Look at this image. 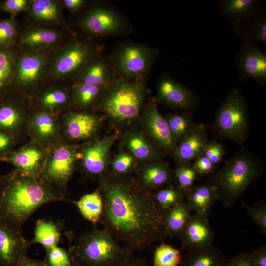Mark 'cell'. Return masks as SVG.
Wrapping results in <instances>:
<instances>
[{
    "instance_id": "obj_37",
    "label": "cell",
    "mask_w": 266,
    "mask_h": 266,
    "mask_svg": "<svg viewBox=\"0 0 266 266\" xmlns=\"http://www.w3.org/2000/svg\"><path fill=\"white\" fill-rule=\"evenodd\" d=\"M155 203L163 214L184 200L182 191L175 184L170 183L153 193Z\"/></svg>"
},
{
    "instance_id": "obj_16",
    "label": "cell",
    "mask_w": 266,
    "mask_h": 266,
    "mask_svg": "<svg viewBox=\"0 0 266 266\" xmlns=\"http://www.w3.org/2000/svg\"><path fill=\"white\" fill-rule=\"evenodd\" d=\"M47 64V57L41 51H30L16 60L15 89L31 97L39 87Z\"/></svg>"
},
{
    "instance_id": "obj_3",
    "label": "cell",
    "mask_w": 266,
    "mask_h": 266,
    "mask_svg": "<svg viewBox=\"0 0 266 266\" xmlns=\"http://www.w3.org/2000/svg\"><path fill=\"white\" fill-rule=\"evenodd\" d=\"M264 168L261 159L242 147L220 170L212 173L208 182L216 188L217 200L231 207L263 174Z\"/></svg>"
},
{
    "instance_id": "obj_38",
    "label": "cell",
    "mask_w": 266,
    "mask_h": 266,
    "mask_svg": "<svg viewBox=\"0 0 266 266\" xmlns=\"http://www.w3.org/2000/svg\"><path fill=\"white\" fill-rule=\"evenodd\" d=\"M16 62L12 52L0 50V99L10 91L14 83Z\"/></svg>"
},
{
    "instance_id": "obj_55",
    "label": "cell",
    "mask_w": 266,
    "mask_h": 266,
    "mask_svg": "<svg viewBox=\"0 0 266 266\" xmlns=\"http://www.w3.org/2000/svg\"><path fill=\"white\" fill-rule=\"evenodd\" d=\"M7 180V175H0V218L1 217L2 205Z\"/></svg>"
},
{
    "instance_id": "obj_51",
    "label": "cell",
    "mask_w": 266,
    "mask_h": 266,
    "mask_svg": "<svg viewBox=\"0 0 266 266\" xmlns=\"http://www.w3.org/2000/svg\"><path fill=\"white\" fill-rule=\"evenodd\" d=\"M253 266H266V246L263 245L251 253Z\"/></svg>"
},
{
    "instance_id": "obj_32",
    "label": "cell",
    "mask_w": 266,
    "mask_h": 266,
    "mask_svg": "<svg viewBox=\"0 0 266 266\" xmlns=\"http://www.w3.org/2000/svg\"><path fill=\"white\" fill-rule=\"evenodd\" d=\"M225 260L223 253L212 245L188 250L180 266H223Z\"/></svg>"
},
{
    "instance_id": "obj_18",
    "label": "cell",
    "mask_w": 266,
    "mask_h": 266,
    "mask_svg": "<svg viewBox=\"0 0 266 266\" xmlns=\"http://www.w3.org/2000/svg\"><path fill=\"white\" fill-rule=\"evenodd\" d=\"M155 100L157 102L189 112L195 109L199 102L196 93L166 74L158 81Z\"/></svg>"
},
{
    "instance_id": "obj_36",
    "label": "cell",
    "mask_w": 266,
    "mask_h": 266,
    "mask_svg": "<svg viewBox=\"0 0 266 266\" xmlns=\"http://www.w3.org/2000/svg\"><path fill=\"white\" fill-rule=\"evenodd\" d=\"M171 134L177 143L191 131L196 124L191 112L181 111L169 113L164 117Z\"/></svg>"
},
{
    "instance_id": "obj_52",
    "label": "cell",
    "mask_w": 266,
    "mask_h": 266,
    "mask_svg": "<svg viewBox=\"0 0 266 266\" xmlns=\"http://www.w3.org/2000/svg\"><path fill=\"white\" fill-rule=\"evenodd\" d=\"M84 0H64L63 5L71 12H76L81 10L86 4Z\"/></svg>"
},
{
    "instance_id": "obj_43",
    "label": "cell",
    "mask_w": 266,
    "mask_h": 266,
    "mask_svg": "<svg viewBox=\"0 0 266 266\" xmlns=\"http://www.w3.org/2000/svg\"><path fill=\"white\" fill-rule=\"evenodd\" d=\"M17 25L13 17L0 21V48H5L14 40Z\"/></svg>"
},
{
    "instance_id": "obj_47",
    "label": "cell",
    "mask_w": 266,
    "mask_h": 266,
    "mask_svg": "<svg viewBox=\"0 0 266 266\" xmlns=\"http://www.w3.org/2000/svg\"><path fill=\"white\" fill-rule=\"evenodd\" d=\"M192 165L197 175L200 176L213 173L216 166L207 157L202 154L194 161Z\"/></svg>"
},
{
    "instance_id": "obj_31",
    "label": "cell",
    "mask_w": 266,
    "mask_h": 266,
    "mask_svg": "<svg viewBox=\"0 0 266 266\" xmlns=\"http://www.w3.org/2000/svg\"><path fill=\"white\" fill-rule=\"evenodd\" d=\"M191 215V210L184 200L165 213L162 222L164 238L178 237Z\"/></svg>"
},
{
    "instance_id": "obj_25",
    "label": "cell",
    "mask_w": 266,
    "mask_h": 266,
    "mask_svg": "<svg viewBox=\"0 0 266 266\" xmlns=\"http://www.w3.org/2000/svg\"><path fill=\"white\" fill-rule=\"evenodd\" d=\"M208 141L205 125L196 124L194 128L177 143L171 156L177 166L191 163L201 154Z\"/></svg>"
},
{
    "instance_id": "obj_44",
    "label": "cell",
    "mask_w": 266,
    "mask_h": 266,
    "mask_svg": "<svg viewBox=\"0 0 266 266\" xmlns=\"http://www.w3.org/2000/svg\"><path fill=\"white\" fill-rule=\"evenodd\" d=\"M242 207L248 215L255 221L259 227L262 233L266 235V206L265 204L250 205L242 202Z\"/></svg>"
},
{
    "instance_id": "obj_24",
    "label": "cell",
    "mask_w": 266,
    "mask_h": 266,
    "mask_svg": "<svg viewBox=\"0 0 266 266\" xmlns=\"http://www.w3.org/2000/svg\"><path fill=\"white\" fill-rule=\"evenodd\" d=\"M214 237L208 217L195 213L191 215L178 238L183 248L191 250L213 245Z\"/></svg>"
},
{
    "instance_id": "obj_15",
    "label": "cell",
    "mask_w": 266,
    "mask_h": 266,
    "mask_svg": "<svg viewBox=\"0 0 266 266\" xmlns=\"http://www.w3.org/2000/svg\"><path fill=\"white\" fill-rule=\"evenodd\" d=\"M49 147L28 139L6 156L0 162L9 163L19 173L39 177L45 163Z\"/></svg>"
},
{
    "instance_id": "obj_27",
    "label": "cell",
    "mask_w": 266,
    "mask_h": 266,
    "mask_svg": "<svg viewBox=\"0 0 266 266\" xmlns=\"http://www.w3.org/2000/svg\"><path fill=\"white\" fill-rule=\"evenodd\" d=\"M134 173L133 176L138 182L152 191L174 180L173 171L161 159L138 165Z\"/></svg>"
},
{
    "instance_id": "obj_14",
    "label": "cell",
    "mask_w": 266,
    "mask_h": 266,
    "mask_svg": "<svg viewBox=\"0 0 266 266\" xmlns=\"http://www.w3.org/2000/svg\"><path fill=\"white\" fill-rule=\"evenodd\" d=\"M139 121L141 131L155 149L163 157L171 156L177 143L165 118L159 111L155 99L150 98L145 103Z\"/></svg>"
},
{
    "instance_id": "obj_4",
    "label": "cell",
    "mask_w": 266,
    "mask_h": 266,
    "mask_svg": "<svg viewBox=\"0 0 266 266\" xmlns=\"http://www.w3.org/2000/svg\"><path fill=\"white\" fill-rule=\"evenodd\" d=\"M146 94L145 79L119 77L108 88L99 110L117 132L126 131L139 121Z\"/></svg>"
},
{
    "instance_id": "obj_12",
    "label": "cell",
    "mask_w": 266,
    "mask_h": 266,
    "mask_svg": "<svg viewBox=\"0 0 266 266\" xmlns=\"http://www.w3.org/2000/svg\"><path fill=\"white\" fill-rule=\"evenodd\" d=\"M0 99V130L14 136L19 142L28 138V126L32 112L31 97L14 89Z\"/></svg>"
},
{
    "instance_id": "obj_5",
    "label": "cell",
    "mask_w": 266,
    "mask_h": 266,
    "mask_svg": "<svg viewBox=\"0 0 266 266\" xmlns=\"http://www.w3.org/2000/svg\"><path fill=\"white\" fill-rule=\"evenodd\" d=\"M69 253L81 266H114L133 256V250L121 245L103 229L81 235Z\"/></svg>"
},
{
    "instance_id": "obj_34",
    "label": "cell",
    "mask_w": 266,
    "mask_h": 266,
    "mask_svg": "<svg viewBox=\"0 0 266 266\" xmlns=\"http://www.w3.org/2000/svg\"><path fill=\"white\" fill-rule=\"evenodd\" d=\"M61 235L60 229L57 224L52 221L38 219L35 223L34 238L28 242L29 245L39 243L47 252L58 246Z\"/></svg>"
},
{
    "instance_id": "obj_46",
    "label": "cell",
    "mask_w": 266,
    "mask_h": 266,
    "mask_svg": "<svg viewBox=\"0 0 266 266\" xmlns=\"http://www.w3.org/2000/svg\"><path fill=\"white\" fill-rule=\"evenodd\" d=\"M201 154L207 157L216 166L222 161L225 154V151L221 143L212 140L208 141Z\"/></svg>"
},
{
    "instance_id": "obj_7",
    "label": "cell",
    "mask_w": 266,
    "mask_h": 266,
    "mask_svg": "<svg viewBox=\"0 0 266 266\" xmlns=\"http://www.w3.org/2000/svg\"><path fill=\"white\" fill-rule=\"evenodd\" d=\"M159 51L133 42L117 43L109 55L119 77L128 80L145 79Z\"/></svg>"
},
{
    "instance_id": "obj_23",
    "label": "cell",
    "mask_w": 266,
    "mask_h": 266,
    "mask_svg": "<svg viewBox=\"0 0 266 266\" xmlns=\"http://www.w3.org/2000/svg\"><path fill=\"white\" fill-rule=\"evenodd\" d=\"M118 77L110 56L101 53L86 65L73 83L108 88Z\"/></svg>"
},
{
    "instance_id": "obj_28",
    "label": "cell",
    "mask_w": 266,
    "mask_h": 266,
    "mask_svg": "<svg viewBox=\"0 0 266 266\" xmlns=\"http://www.w3.org/2000/svg\"><path fill=\"white\" fill-rule=\"evenodd\" d=\"M108 88L74 82L71 85L73 109L85 112L100 110Z\"/></svg>"
},
{
    "instance_id": "obj_20",
    "label": "cell",
    "mask_w": 266,
    "mask_h": 266,
    "mask_svg": "<svg viewBox=\"0 0 266 266\" xmlns=\"http://www.w3.org/2000/svg\"><path fill=\"white\" fill-rule=\"evenodd\" d=\"M262 2L256 0H224L218 3L221 15L238 36L262 12Z\"/></svg>"
},
{
    "instance_id": "obj_40",
    "label": "cell",
    "mask_w": 266,
    "mask_h": 266,
    "mask_svg": "<svg viewBox=\"0 0 266 266\" xmlns=\"http://www.w3.org/2000/svg\"><path fill=\"white\" fill-rule=\"evenodd\" d=\"M138 166L131 155L122 150L110 161L109 172L116 176L130 175Z\"/></svg>"
},
{
    "instance_id": "obj_17",
    "label": "cell",
    "mask_w": 266,
    "mask_h": 266,
    "mask_svg": "<svg viewBox=\"0 0 266 266\" xmlns=\"http://www.w3.org/2000/svg\"><path fill=\"white\" fill-rule=\"evenodd\" d=\"M30 246L21 226L0 218V266H19Z\"/></svg>"
},
{
    "instance_id": "obj_41",
    "label": "cell",
    "mask_w": 266,
    "mask_h": 266,
    "mask_svg": "<svg viewBox=\"0 0 266 266\" xmlns=\"http://www.w3.org/2000/svg\"><path fill=\"white\" fill-rule=\"evenodd\" d=\"M244 40H255L266 46V18L262 12L245 28L240 36Z\"/></svg>"
},
{
    "instance_id": "obj_9",
    "label": "cell",
    "mask_w": 266,
    "mask_h": 266,
    "mask_svg": "<svg viewBox=\"0 0 266 266\" xmlns=\"http://www.w3.org/2000/svg\"><path fill=\"white\" fill-rule=\"evenodd\" d=\"M79 145L61 141L49 147L40 177L66 193L68 183L76 168Z\"/></svg>"
},
{
    "instance_id": "obj_30",
    "label": "cell",
    "mask_w": 266,
    "mask_h": 266,
    "mask_svg": "<svg viewBox=\"0 0 266 266\" xmlns=\"http://www.w3.org/2000/svg\"><path fill=\"white\" fill-rule=\"evenodd\" d=\"M62 37V33L56 30L45 27H35L24 31L20 37V43L30 51H41L56 45Z\"/></svg>"
},
{
    "instance_id": "obj_33",
    "label": "cell",
    "mask_w": 266,
    "mask_h": 266,
    "mask_svg": "<svg viewBox=\"0 0 266 266\" xmlns=\"http://www.w3.org/2000/svg\"><path fill=\"white\" fill-rule=\"evenodd\" d=\"M29 10L32 18L41 24H58L61 22L62 19L61 5L56 0L33 1Z\"/></svg>"
},
{
    "instance_id": "obj_26",
    "label": "cell",
    "mask_w": 266,
    "mask_h": 266,
    "mask_svg": "<svg viewBox=\"0 0 266 266\" xmlns=\"http://www.w3.org/2000/svg\"><path fill=\"white\" fill-rule=\"evenodd\" d=\"M122 150L131 155L138 165L163 156L155 149L141 130L134 126L125 131L121 137Z\"/></svg>"
},
{
    "instance_id": "obj_42",
    "label": "cell",
    "mask_w": 266,
    "mask_h": 266,
    "mask_svg": "<svg viewBox=\"0 0 266 266\" xmlns=\"http://www.w3.org/2000/svg\"><path fill=\"white\" fill-rule=\"evenodd\" d=\"M197 174L192 164L189 163L178 166L173 171V179L175 184L183 193L189 190L194 185Z\"/></svg>"
},
{
    "instance_id": "obj_19",
    "label": "cell",
    "mask_w": 266,
    "mask_h": 266,
    "mask_svg": "<svg viewBox=\"0 0 266 266\" xmlns=\"http://www.w3.org/2000/svg\"><path fill=\"white\" fill-rule=\"evenodd\" d=\"M239 81L251 78L258 84H266V54L250 40H244L236 56Z\"/></svg>"
},
{
    "instance_id": "obj_56",
    "label": "cell",
    "mask_w": 266,
    "mask_h": 266,
    "mask_svg": "<svg viewBox=\"0 0 266 266\" xmlns=\"http://www.w3.org/2000/svg\"><path fill=\"white\" fill-rule=\"evenodd\" d=\"M70 259V266H81L79 262L75 259L73 255L69 254Z\"/></svg>"
},
{
    "instance_id": "obj_11",
    "label": "cell",
    "mask_w": 266,
    "mask_h": 266,
    "mask_svg": "<svg viewBox=\"0 0 266 266\" xmlns=\"http://www.w3.org/2000/svg\"><path fill=\"white\" fill-rule=\"evenodd\" d=\"M119 137L116 132L80 144L76 168L85 179L99 182L108 173L110 151Z\"/></svg>"
},
{
    "instance_id": "obj_22",
    "label": "cell",
    "mask_w": 266,
    "mask_h": 266,
    "mask_svg": "<svg viewBox=\"0 0 266 266\" xmlns=\"http://www.w3.org/2000/svg\"><path fill=\"white\" fill-rule=\"evenodd\" d=\"M59 116L40 110H33L28 126V138L50 147L62 141Z\"/></svg>"
},
{
    "instance_id": "obj_49",
    "label": "cell",
    "mask_w": 266,
    "mask_h": 266,
    "mask_svg": "<svg viewBox=\"0 0 266 266\" xmlns=\"http://www.w3.org/2000/svg\"><path fill=\"white\" fill-rule=\"evenodd\" d=\"M19 144L14 136L0 130V158L14 150Z\"/></svg>"
},
{
    "instance_id": "obj_45",
    "label": "cell",
    "mask_w": 266,
    "mask_h": 266,
    "mask_svg": "<svg viewBox=\"0 0 266 266\" xmlns=\"http://www.w3.org/2000/svg\"><path fill=\"white\" fill-rule=\"evenodd\" d=\"M45 262L48 266H70L69 253L58 246L47 252Z\"/></svg>"
},
{
    "instance_id": "obj_21",
    "label": "cell",
    "mask_w": 266,
    "mask_h": 266,
    "mask_svg": "<svg viewBox=\"0 0 266 266\" xmlns=\"http://www.w3.org/2000/svg\"><path fill=\"white\" fill-rule=\"evenodd\" d=\"M31 100L33 110L46 111L60 116L72 109L71 85L39 87Z\"/></svg>"
},
{
    "instance_id": "obj_1",
    "label": "cell",
    "mask_w": 266,
    "mask_h": 266,
    "mask_svg": "<svg viewBox=\"0 0 266 266\" xmlns=\"http://www.w3.org/2000/svg\"><path fill=\"white\" fill-rule=\"evenodd\" d=\"M98 188L103 204L100 223L118 242L133 251H142L165 239L163 214L153 192L134 176H116L109 171Z\"/></svg>"
},
{
    "instance_id": "obj_2",
    "label": "cell",
    "mask_w": 266,
    "mask_h": 266,
    "mask_svg": "<svg viewBox=\"0 0 266 266\" xmlns=\"http://www.w3.org/2000/svg\"><path fill=\"white\" fill-rule=\"evenodd\" d=\"M6 175L1 217L20 226L42 205L66 200V193L40 177L24 175L15 169Z\"/></svg>"
},
{
    "instance_id": "obj_48",
    "label": "cell",
    "mask_w": 266,
    "mask_h": 266,
    "mask_svg": "<svg viewBox=\"0 0 266 266\" xmlns=\"http://www.w3.org/2000/svg\"><path fill=\"white\" fill-rule=\"evenodd\" d=\"M31 1L28 0H6L0 6V9L13 15L29 9Z\"/></svg>"
},
{
    "instance_id": "obj_35",
    "label": "cell",
    "mask_w": 266,
    "mask_h": 266,
    "mask_svg": "<svg viewBox=\"0 0 266 266\" xmlns=\"http://www.w3.org/2000/svg\"><path fill=\"white\" fill-rule=\"evenodd\" d=\"M82 216L87 220L97 224L100 223L103 211V200L99 189L82 196L73 202Z\"/></svg>"
},
{
    "instance_id": "obj_13",
    "label": "cell",
    "mask_w": 266,
    "mask_h": 266,
    "mask_svg": "<svg viewBox=\"0 0 266 266\" xmlns=\"http://www.w3.org/2000/svg\"><path fill=\"white\" fill-rule=\"evenodd\" d=\"M104 117L97 112L71 109L59 116L62 141L80 144L99 138Z\"/></svg>"
},
{
    "instance_id": "obj_53",
    "label": "cell",
    "mask_w": 266,
    "mask_h": 266,
    "mask_svg": "<svg viewBox=\"0 0 266 266\" xmlns=\"http://www.w3.org/2000/svg\"><path fill=\"white\" fill-rule=\"evenodd\" d=\"M114 266H148L144 258H135L134 256Z\"/></svg>"
},
{
    "instance_id": "obj_54",
    "label": "cell",
    "mask_w": 266,
    "mask_h": 266,
    "mask_svg": "<svg viewBox=\"0 0 266 266\" xmlns=\"http://www.w3.org/2000/svg\"><path fill=\"white\" fill-rule=\"evenodd\" d=\"M19 266H48V265L45 261H37L26 256L21 262Z\"/></svg>"
},
{
    "instance_id": "obj_8",
    "label": "cell",
    "mask_w": 266,
    "mask_h": 266,
    "mask_svg": "<svg viewBox=\"0 0 266 266\" xmlns=\"http://www.w3.org/2000/svg\"><path fill=\"white\" fill-rule=\"evenodd\" d=\"M78 26L86 34L100 38L126 35L132 31L131 25L122 14L105 4L88 8L78 21Z\"/></svg>"
},
{
    "instance_id": "obj_50",
    "label": "cell",
    "mask_w": 266,
    "mask_h": 266,
    "mask_svg": "<svg viewBox=\"0 0 266 266\" xmlns=\"http://www.w3.org/2000/svg\"><path fill=\"white\" fill-rule=\"evenodd\" d=\"M223 266H253L251 253H242L232 258L226 259Z\"/></svg>"
},
{
    "instance_id": "obj_10",
    "label": "cell",
    "mask_w": 266,
    "mask_h": 266,
    "mask_svg": "<svg viewBox=\"0 0 266 266\" xmlns=\"http://www.w3.org/2000/svg\"><path fill=\"white\" fill-rule=\"evenodd\" d=\"M103 45L91 41H75L64 48L52 62L50 74L53 79L72 78L73 81L86 65L102 53Z\"/></svg>"
},
{
    "instance_id": "obj_6",
    "label": "cell",
    "mask_w": 266,
    "mask_h": 266,
    "mask_svg": "<svg viewBox=\"0 0 266 266\" xmlns=\"http://www.w3.org/2000/svg\"><path fill=\"white\" fill-rule=\"evenodd\" d=\"M212 132L220 139H228L239 144L244 143L249 133L248 105L238 88L228 93L217 110Z\"/></svg>"
},
{
    "instance_id": "obj_39",
    "label": "cell",
    "mask_w": 266,
    "mask_h": 266,
    "mask_svg": "<svg viewBox=\"0 0 266 266\" xmlns=\"http://www.w3.org/2000/svg\"><path fill=\"white\" fill-rule=\"evenodd\" d=\"M182 260L179 249L162 242L154 251L153 266H180Z\"/></svg>"
},
{
    "instance_id": "obj_29",
    "label": "cell",
    "mask_w": 266,
    "mask_h": 266,
    "mask_svg": "<svg viewBox=\"0 0 266 266\" xmlns=\"http://www.w3.org/2000/svg\"><path fill=\"white\" fill-rule=\"evenodd\" d=\"M183 196L191 211L207 217L213 204L218 200L216 188L209 182L193 186L183 193Z\"/></svg>"
}]
</instances>
